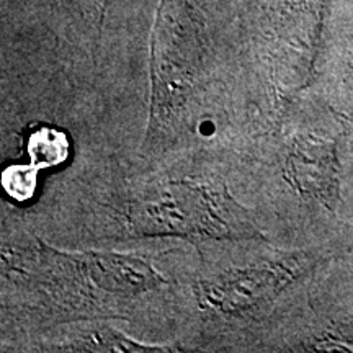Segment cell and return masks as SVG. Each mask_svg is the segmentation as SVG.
I'll return each mask as SVG.
<instances>
[{
	"instance_id": "6da1fadb",
	"label": "cell",
	"mask_w": 353,
	"mask_h": 353,
	"mask_svg": "<svg viewBox=\"0 0 353 353\" xmlns=\"http://www.w3.org/2000/svg\"><path fill=\"white\" fill-rule=\"evenodd\" d=\"M126 228L134 236L187 239H252L260 231L252 214L224 187L176 180L136 196L126 206Z\"/></svg>"
},
{
	"instance_id": "7a4b0ae2",
	"label": "cell",
	"mask_w": 353,
	"mask_h": 353,
	"mask_svg": "<svg viewBox=\"0 0 353 353\" xmlns=\"http://www.w3.org/2000/svg\"><path fill=\"white\" fill-rule=\"evenodd\" d=\"M296 259L237 268L196 285L198 303L206 311L226 317L254 314L270 304L298 275Z\"/></svg>"
},
{
	"instance_id": "3957f363",
	"label": "cell",
	"mask_w": 353,
	"mask_h": 353,
	"mask_svg": "<svg viewBox=\"0 0 353 353\" xmlns=\"http://www.w3.org/2000/svg\"><path fill=\"white\" fill-rule=\"evenodd\" d=\"M97 293L113 298H134L164 283V278L145 260L113 252L79 254Z\"/></svg>"
},
{
	"instance_id": "277c9868",
	"label": "cell",
	"mask_w": 353,
	"mask_h": 353,
	"mask_svg": "<svg viewBox=\"0 0 353 353\" xmlns=\"http://www.w3.org/2000/svg\"><path fill=\"white\" fill-rule=\"evenodd\" d=\"M285 174L301 195L324 201V205L337 201V157L334 144L327 141L298 139L286 157Z\"/></svg>"
},
{
	"instance_id": "5b68a950",
	"label": "cell",
	"mask_w": 353,
	"mask_h": 353,
	"mask_svg": "<svg viewBox=\"0 0 353 353\" xmlns=\"http://www.w3.org/2000/svg\"><path fill=\"white\" fill-rule=\"evenodd\" d=\"M70 143L64 131L51 126L37 128L26 138V152L38 169H50L63 164L69 157Z\"/></svg>"
},
{
	"instance_id": "8992f818",
	"label": "cell",
	"mask_w": 353,
	"mask_h": 353,
	"mask_svg": "<svg viewBox=\"0 0 353 353\" xmlns=\"http://www.w3.org/2000/svg\"><path fill=\"white\" fill-rule=\"evenodd\" d=\"M70 350L87 352H165L167 348L132 341L113 330H97L70 343Z\"/></svg>"
},
{
	"instance_id": "52a82bcc",
	"label": "cell",
	"mask_w": 353,
	"mask_h": 353,
	"mask_svg": "<svg viewBox=\"0 0 353 353\" xmlns=\"http://www.w3.org/2000/svg\"><path fill=\"white\" fill-rule=\"evenodd\" d=\"M38 170V167H34L33 164L7 167L2 176L3 188L17 201L28 200L37 190Z\"/></svg>"
}]
</instances>
